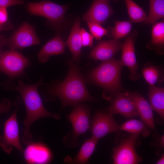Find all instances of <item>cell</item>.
<instances>
[{
  "label": "cell",
  "mask_w": 164,
  "mask_h": 164,
  "mask_svg": "<svg viewBox=\"0 0 164 164\" xmlns=\"http://www.w3.org/2000/svg\"><path fill=\"white\" fill-rule=\"evenodd\" d=\"M68 65L67 74L63 81H54L40 85L45 87L48 95L58 98L63 107L76 106L83 102L93 101L77 65L71 60L68 61Z\"/></svg>",
  "instance_id": "obj_1"
},
{
  "label": "cell",
  "mask_w": 164,
  "mask_h": 164,
  "mask_svg": "<svg viewBox=\"0 0 164 164\" xmlns=\"http://www.w3.org/2000/svg\"><path fill=\"white\" fill-rule=\"evenodd\" d=\"M43 80V77L42 76L38 82L30 85L26 84L22 80H20L18 85L12 84L11 87V90L16 91L20 94L25 106L26 116L24 121V128L21 140L26 145L32 142L30 129L31 125L34 122L44 117H52L56 119L60 118L57 114L47 111L43 104L38 91V88Z\"/></svg>",
  "instance_id": "obj_2"
},
{
  "label": "cell",
  "mask_w": 164,
  "mask_h": 164,
  "mask_svg": "<svg viewBox=\"0 0 164 164\" xmlns=\"http://www.w3.org/2000/svg\"><path fill=\"white\" fill-rule=\"evenodd\" d=\"M124 66L120 60L113 58L103 61L90 73L88 80L109 93L107 100L122 90L121 74Z\"/></svg>",
  "instance_id": "obj_3"
},
{
  "label": "cell",
  "mask_w": 164,
  "mask_h": 164,
  "mask_svg": "<svg viewBox=\"0 0 164 164\" xmlns=\"http://www.w3.org/2000/svg\"><path fill=\"white\" fill-rule=\"evenodd\" d=\"M128 133L119 134L116 138L111 156L113 164H135L142 161L135 149L140 145V135Z\"/></svg>",
  "instance_id": "obj_4"
},
{
  "label": "cell",
  "mask_w": 164,
  "mask_h": 164,
  "mask_svg": "<svg viewBox=\"0 0 164 164\" xmlns=\"http://www.w3.org/2000/svg\"><path fill=\"white\" fill-rule=\"evenodd\" d=\"M68 5H60L50 1L44 0L36 2H29L27 6L28 12L33 15L46 18L58 33L63 29L66 22L65 14Z\"/></svg>",
  "instance_id": "obj_5"
},
{
  "label": "cell",
  "mask_w": 164,
  "mask_h": 164,
  "mask_svg": "<svg viewBox=\"0 0 164 164\" xmlns=\"http://www.w3.org/2000/svg\"><path fill=\"white\" fill-rule=\"evenodd\" d=\"M40 40L35 28L27 22L22 23L9 37L0 36V46L16 50L39 44Z\"/></svg>",
  "instance_id": "obj_6"
},
{
  "label": "cell",
  "mask_w": 164,
  "mask_h": 164,
  "mask_svg": "<svg viewBox=\"0 0 164 164\" xmlns=\"http://www.w3.org/2000/svg\"><path fill=\"white\" fill-rule=\"evenodd\" d=\"M21 102V98L19 97L14 103L15 108L14 113L5 123L3 135H0V147L8 154L11 153L13 147L22 153L23 151L19 137L17 119V111Z\"/></svg>",
  "instance_id": "obj_7"
},
{
  "label": "cell",
  "mask_w": 164,
  "mask_h": 164,
  "mask_svg": "<svg viewBox=\"0 0 164 164\" xmlns=\"http://www.w3.org/2000/svg\"><path fill=\"white\" fill-rule=\"evenodd\" d=\"M31 65L27 57L16 50L5 51L0 55V72L12 79L22 76Z\"/></svg>",
  "instance_id": "obj_8"
},
{
  "label": "cell",
  "mask_w": 164,
  "mask_h": 164,
  "mask_svg": "<svg viewBox=\"0 0 164 164\" xmlns=\"http://www.w3.org/2000/svg\"><path fill=\"white\" fill-rule=\"evenodd\" d=\"M138 35L137 32L133 30L126 38L121 48V60L123 65L129 69L130 73L129 78L136 81L140 77L139 67L135 54V44Z\"/></svg>",
  "instance_id": "obj_9"
},
{
  "label": "cell",
  "mask_w": 164,
  "mask_h": 164,
  "mask_svg": "<svg viewBox=\"0 0 164 164\" xmlns=\"http://www.w3.org/2000/svg\"><path fill=\"white\" fill-rule=\"evenodd\" d=\"M113 114L101 111L95 113L91 122L92 137L99 140L108 134L120 130V125Z\"/></svg>",
  "instance_id": "obj_10"
},
{
  "label": "cell",
  "mask_w": 164,
  "mask_h": 164,
  "mask_svg": "<svg viewBox=\"0 0 164 164\" xmlns=\"http://www.w3.org/2000/svg\"><path fill=\"white\" fill-rule=\"evenodd\" d=\"M111 104L108 111L129 118L138 116L135 104L128 92H119L107 99Z\"/></svg>",
  "instance_id": "obj_11"
},
{
  "label": "cell",
  "mask_w": 164,
  "mask_h": 164,
  "mask_svg": "<svg viewBox=\"0 0 164 164\" xmlns=\"http://www.w3.org/2000/svg\"><path fill=\"white\" fill-rule=\"evenodd\" d=\"M90 113L89 108L84 105H79L67 116L73 128L75 138L85 134L90 128Z\"/></svg>",
  "instance_id": "obj_12"
},
{
  "label": "cell",
  "mask_w": 164,
  "mask_h": 164,
  "mask_svg": "<svg viewBox=\"0 0 164 164\" xmlns=\"http://www.w3.org/2000/svg\"><path fill=\"white\" fill-rule=\"evenodd\" d=\"M113 11L109 0H94L82 19L87 22L101 25L112 14Z\"/></svg>",
  "instance_id": "obj_13"
},
{
  "label": "cell",
  "mask_w": 164,
  "mask_h": 164,
  "mask_svg": "<svg viewBox=\"0 0 164 164\" xmlns=\"http://www.w3.org/2000/svg\"><path fill=\"white\" fill-rule=\"evenodd\" d=\"M123 43L114 39L100 42L90 53L89 58L104 61L113 58L121 49Z\"/></svg>",
  "instance_id": "obj_14"
},
{
  "label": "cell",
  "mask_w": 164,
  "mask_h": 164,
  "mask_svg": "<svg viewBox=\"0 0 164 164\" xmlns=\"http://www.w3.org/2000/svg\"><path fill=\"white\" fill-rule=\"evenodd\" d=\"M25 149L24 155L26 162L29 164H46L49 162L52 158L50 149L40 142L29 144Z\"/></svg>",
  "instance_id": "obj_15"
},
{
  "label": "cell",
  "mask_w": 164,
  "mask_h": 164,
  "mask_svg": "<svg viewBox=\"0 0 164 164\" xmlns=\"http://www.w3.org/2000/svg\"><path fill=\"white\" fill-rule=\"evenodd\" d=\"M134 101L138 115L142 121L150 129H155V125L152 111L150 104L140 94L136 92H128Z\"/></svg>",
  "instance_id": "obj_16"
},
{
  "label": "cell",
  "mask_w": 164,
  "mask_h": 164,
  "mask_svg": "<svg viewBox=\"0 0 164 164\" xmlns=\"http://www.w3.org/2000/svg\"><path fill=\"white\" fill-rule=\"evenodd\" d=\"M66 43L60 35H58L49 41L41 48L38 55L39 62L44 63L48 61L50 56L63 54L65 50Z\"/></svg>",
  "instance_id": "obj_17"
},
{
  "label": "cell",
  "mask_w": 164,
  "mask_h": 164,
  "mask_svg": "<svg viewBox=\"0 0 164 164\" xmlns=\"http://www.w3.org/2000/svg\"><path fill=\"white\" fill-rule=\"evenodd\" d=\"M80 29V20L77 17L74 21L66 43L72 54L73 60L75 61H78L81 55L82 46Z\"/></svg>",
  "instance_id": "obj_18"
},
{
  "label": "cell",
  "mask_w": 164,
  "mask_h": 164,
  "mask_svg": "<svg viewBox=\"0 0 164 164\" xmlns=\"http://www.w3.org/2000/svg\"><path fill=\"white\" fill-rule=\"evenodd\" d=\"M164 46V19L153 24L152 29L150 41L146 47L158 54H162Z\"/></svg>",
  "instance_id": "obj_19"
},
{
  "label": "cell",
  "mask_w": 164,
  "mask_h": 164,
  "mask_svg": "<svg viewBox=\"0 0 164 164\" xmlns=\"http://www.w3.org/2000/svg\"><path fill=\"white\" fill-rule=\"evenodd\" d=\"M148 97L150 105L162 120L164 118V89L161 87L148 86Z\"/></svg>",
  "instance_id": "obj_20"
},
{
  "label": "cell",
  "mask_w": 164,
  "mask_h": 164,
  "mask_svg": "<svg viewBox=\"0 0 164 164\" xmlns=\"http://www.w3.org/2000/svg\"><path fill=\"white\" fill-rule=\"evenodd\" d=\"M99 140L92 137L86 140L79 152L73 159L65 160L71 163L86 164L94 152Z\"/></svg>",
  "instance_id": "obj_21"
},
{
  "label": "cell",
  "mask_w": 164,
  "mask_h": 164,
  "mask_svg": "<svg viewBox=\"0 0 164 164\" xmlns=\"http://www.w3.org/2000/svg\"><path fill=\"white\" fill-rule=\"evenodd\" d=\"M119 130L144 137L151 134L150 129L142 121L135 119L129 120L120 125Z\"/></svg>",
  "instance_id": "obj_22"
},
{
  "label": "cell",
  "mask_w": 164,
  "mask_h": 164,
  "mask_svg": "<svg viewBox=\"0 0 164 164\" xmlns=\"http://www.w3.org/2000/svg\"><path fill=\"white\" fill-rule=\"evenodd\" d=\"M150 8L143 24H152L164 17V0H149Z\"/></svg>",
  "instance_id": "obj_23"
},
{
  "label": "cell",
  "mask_w": 164,
  "mask_h": 164,
  "mask_svg": "<svg viewBox=\"0 0 164 164\" xmlns=\"http://www.w3.org/2000/svg\"><path fill=\"white\" fill-rule=\"evenodd\" d=\"M131 21L134 23L143 22L147 18L144 10L132 0H124Z\"/></svg>",
  "instance_id": "obj_24"
},
{
  "label": "cell",
  "mask_w": 164,
  "mask_h": 164,
  "mask_svg": "<svg viewBox=\"0 0 164 164\" xmlns=\"http://www.w3.org/2000/svg\"><path fill=\"white\" fill-rule=\"evenodd\" d=\"M142 71L144 79L149 85L155 86L162 80L159 69L150 63L146 64Z\"/></svg>",
  "instance_id": "obj_25"
},
{
  "label": "cell",
  "mask_w": 164,
  "mask_h": 164,
  "mask_svg": "<svg viewBox=\"0 0 164 164\" xmlns=\"http://www.w3.org/2000/svg\"><path fill=\"white\" fill-rule=\"evenodd\" d=\"M132 26V22L131 21H115L111 32L113 39L119 40L127 36L131 32Z\"/></svg>",
  "instance_id": "obj_26"
},
{
  "label": "cell",
  "mask_w": 164,
  "mask_h": 164,
  "mask_svg": "<svg viewBox=\"0 0 164 164\" xmlns=\"http://www.w3.org/2000/svg\"><path fill=\"white\" fill-rule=\"evenodd\" d=\"M87 23L92 35L97 40H100L108 33V30L99 24L91 22H87Z\"/></svg>",
  "instance_id": "obj_27"
},
{
  "label": "cell",
  "mask_w": 164,
  "mask_h": 164,
  "mask_svg": "<svg viewBox=\"0 0 164 164\" xmlns=\"http://www.w3.org/2000/svg\"><path fill=\"white\" fill-rule=\"evenodd\" d=\"M80 33L82 46H93V36L83 28H80Z\"/></svg>",
  "instance_id": "obj_28"
},
{
  "label": "cell",
  "mask_w": 164,
  "mask_h": 164,
  "mask_svg": "<svg viewBox=\"0 0 164 164\" xmlns=\"http://www.w3.org/2000/svg\"><path fill=\"white\" fill-rule=\"evenodd\" d=\"M11 106V103L7 98L3 99L0 102V115L8 112Z\"/></svg>",
  "instance_id": "obj_29"
},
{
  "label": "cell",
  "mask_w": 164,
  "mask_h": 164,
  "mask_svg": "<svg viewBox=\"0 0 164 164\" xmlns=\"http://www.w3.org/2000/svg\"><path fill=\"white\" fill-rule=\"evenodd\" d=\"M24 0H0V8L5 7L19 4H23Z\"/></svg>",
  "instance_id": "obj_30"
},
{
  "label": "cell",
  "mask_w": 164,
  "mask_h": 164,
  "mask_svg": "<svg viewBox=\"0 0 164 164\" xmlns=\"http://www.w3.org/2000/svg\"><path fill=\"white\" fill-rule=\"evenodd\" d=\"M8 22V15L6 8H0V24H4Z\"/></svg>",
  "instance_id": "obj_31"
},
{
  "label": "cell",
  "mask_w": 164,
  "mask_h": 164,
  "mask_svg": "<svg viewBox=\"0 0 164 164\" xmlns=\"http://www.w3.org/2000/svg\"><path fill=\"white\" fill-rule=\"evenodd\" d=\"M157 137L156 145L157 149L158 150L161 151L164 149V135L162 136H158Z\"/></svg>",
  "instance_id": "obj_32"
},
{
  "label": "cell",
  "mask_w": 164,
  "mask_h": 164,
  "mask_svg": "<svg viewBox=\"0 0 164 164\" xmlns=\"http://www.w3.org/2000/svg\"><path fill=\"white\" fill-rule=\"evenodd\" d=\"M13 28V26L9 21L4 24H0V32L3 30H7Z\"/></svg>",
  "instance_id": "obj_33"
},
{
  "label": "cell",
  "mask_w": 164,
  "mask_h": 164,
  "mask_svg": "<svg viewBox=\"0 0 164 164\" xmlns=\"http://www.w3.org/2000/svg\"><path fill=\"white\" fill-rule=\"evenodd\" d=\"M164 163V155L163 154L160 159L156 162L157 164H162Z\"/></svg>",
  "instance_id": "obj_34"
},
{
  "label": "cell",
  "mask_w": 164,
  "mask_h": 164,
  "mask_svg": "<svg viewBox=\"0 0 164 164\" xmlns=\"http://www.w3.org/2000/svg\"><path fill=\"white\" fill-rule=\"evenodd\" d=\"M113 1H118V0H113Z\"/></svg>",
  "instance_id": "obj_35"
},
{
  "label": "cell",
  "mask_w": 164,
  "mask_h": 164,
  "mask_svg": "<svg viewBox=\"0 0 164 164\" xmlns=\"http://www.w3.org/2000/svg\"><path fill=\"white\" fill-rule=\"evenodd\" d=\"M0 53H1V52H0Z\"/></svg>",
  "instance_id": "obj_36"
}]
</instances>
